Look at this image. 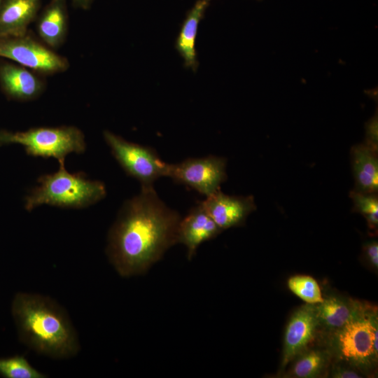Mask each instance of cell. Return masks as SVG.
<instances>
[{
  "mask_svg": "<svg viewBox=\"0 0 378 378\" xmlns=\"http://www.w3.org/2000/svg\"><path fill=\"white\" fill-rule=\"evenodd\" d=\"M38 186L25 197L24 208L48 204L68 209H83L92 205L106 195L104 183L86 178L83 172L70 173L64 165L52 174L38 177Z\"/></svg>",
  "mask_w": 378,
  "mask_h": 378,
  "instance_id": "cell-3",
  "label": "cell"
},
{
  "mask_svg": "<svg viewBox=\"0 0 378 378\" xmlns=\"http://www.w3.org/2000/svg\"><path fill=\"white\" fill-rule=\"evenodd\" d=\"M377 115L373 116L365 125V144L372 148L377 150L378 132H377Z\"/></svg>",
  "mask_w": 378,
  "mask_h": 378,
  "instance_id": "cell-22",
  "label": "cell"
},
{
  "mask_svg": "<svg viewBox=\"0 0 378 378\" xmlns=\"http://www.w3.org/2000/svg\"><path fill=\"white\" fill-rule=\"evenodd\" d=\"M40 7L41 0H4L0 7V37L26 34Z\"/></svg>",
  "mask_w": 378,
  "mask_h": 378,
  "instance_id": "cell-13",
  "label": "cell"
},
{
  "mask_svg": "<svg viewBox=\"0 0 378 378\" xmlns=\"http://www.w3.org/2000/svg\"><path fill=\"white\" fill-rule=\"evenodd\" d=\"M74 6L84 10L90 8L94 0H71Z\"/></svg>",
  "mask_w": 378,
  "mask_h": 378,
  "instance_id": "cell-25",
  "label": "cell"
},
{
  "mask_svg": "<svg viewBox=\"0 0 378 378\" xmlns=\"http://www.w3.org/2000/svg\"><path fill=\"white\" fill-rule=\"evenodd\" d=\"M325 355L319 350H311L295 362L293 374L296 377H314L322 370L325 365Z\"/></svg>",
  "mask_w": 378,
  "mask_h": 378,
  "instance_id": "cell-21",
  "label": "cell"
},
{
  "mask_svg": "<svg viewBox=\"0 0 378 378\" xmlns=\"http://www.w3.org/2000/svg\"><path fill=\"white\" fill-rule=\"evenodd\" d=\"M364 253L374 267H378V243L373 240L364 246Z\"/></svg>",
  "mask_w": 378,
  "mask_h": 378,
  "instance_id": "cell-23",
  "label": "cell"
},
{
  "mask_svg": "<svg viewBox=\"0 0 378 378\" xmlns=\"http://www.w3.org/2000/svg\"><path fill=\"white\" fill-rule=\"evenodd\" d=\"M103 135L115 160L141 187L153 186L155 181L164 176L166 163L154 149L127 141L110 131L105 130Z\"/></svg>",
  "mask_w": 378,
  "mask_h": 378,
  "instance_id": "cell-6",
  "label": "cell"
},
{
  "mask_svg": "<svg viewBox=\"0 0 378 378\" xmlns=\"http://www.w3.org/2000/svg\"><path fill=\"white\" fill-rule=\"evenodd\" d=\"M211 0H197L188 11L176 40L175 48L182 57L184 65L195 71L198 66L195 40L198 25Z\"/></svg>",
  "mask_w": 378,
  "mask_h": 378,
  "instance_id": "cell-16",
  "label": "cell"
},
{
  "mask_svg": "<svg viewBox=\"0 0 378 378\" xmlns=\"http://www.w3.org/2000/svg\"><path fill=\"white\" fill-rule=\"evenodd\" d=\"M4 1V0H0V7H1V4H3Z\"/></svg>",
  "mask_w": 378,
  "mask_h": 378,
  "instance_id": "cell-26",
  "label": "cell"
},
{
  "mask_svg": "<svg viewBox=\"0 0 378 378\" xmlns=\"http://www.w3.org/2000/svg\"><path fill=\"white\" fill-rule=\"evenodd\" d=\"M0 57H4L36 73L50 75L65 71L67 59L37 41L28 32L17 36L0 37Z\"/></svg>",
  "mask_w": 378,
  "mask_h": 378,
  "instance_id": "cell-5",
  "label": "cell"
},
{
  "mask_svg": "<svg viewBox=\"0 0 378 378\" xmlns=\"http://www.w3.org/2000/svg\"><path fill=\"white\" fill-rule=\"evenodd\" d=\"M353 209L366 219L370 229L375 230L378 225L377 193H362L352 190L349 193Z\"/></svg>",
  "mask_w": 378,
  "mask_h": 378,
  "instance_id": "cell-20",
  "label": "cell"
},
{
  "mask_svg": "<svg viewBox=\"0 0 378 378\" xmlns=\"http://www.w3.org/2000/svg\"><path fill=\"white\" fill-rule=\"evenodd\" d=\"M318 323L314 304L304 305L293 314L285 332L282 367H286L314 340Z\"/></svg>",
  "mask_w": 378,
  "mask_h": 378,
  "instance_id": "cell-10",
  "label": "cell"
},
{
  "mask_svg": "<svg viewBox=\"0 0 378 378\" xmlns=\"http://www.w3.org/2000/svg\"><path fill=\"white\" fill-rule=\"evenodd\" d=\"M204 209L222 230L241 225L247 216L256 209L252 195L235 196L218 190L201 202Z\"/></svg>",
  "mask_w": 378,
  "mask_h": 378,
  "instance_id": "cell-9",
  "label": "cell"
},
{
  "mask_svg": "<svg viewBox=\"0 0 378 378\" xmlns=\"http://www.w3.org/2000/svg\"><path fill=\"white\" fill-rule=\"evenodd\" d=\"M351 160L355 181L354 190L362 193H377V150L365 143L356 144L351 150Z\"/></svg>",
  "mask_w": 378,
  "mask_h": 378,
  "instance_id": "cell-15",
  "label": "cell"
},
{
  "mask_svg": "<svg viewBox=\"0 0 378 378\" xmlns=\"http://www.w3.org/2000/svg\"><path fill=\"white\" fill-rule=\"evenodd\" d=\"M226 159L209 155L188 158L177 164L166 163L164 176L209 197L227 179Z\"/></svg>",
  "mask_w": 378,
  "mask_h": 378,
  "instance_id": "cell-7",
  "label": "cell"
},
{
  "mask_svg": "<svg viewBox=\"0 0 378 378\" xmlns=\"http://www.w3.org/2000/svg\"><path fill=\"white\" fill-rule=\"evenodd\" d=\"M333 377L340 378H358L361 377L354 371L345 369H339L333 374Z\"/></svg>",
  "mask_w": 378,
  "mask_h": 378,
  "instance_id": "cell-24",
  "label": "cell"
},
{
  "mask_svg": "<svg viewBox=\"0 0 378 378\" xmlns=\"http://www.w3.org/2000/svg\"><path fill=\"white\" fill-rule=\"evenodd\" d=\"M181 218L158 197L153 186L127 200L111 227L106 252L123 277L145 273L178 243Z\"/></svg>",
  "mask_w": 378,
  "mask_h": 378,
  "instance_id": "cell-1",
  "label": "cell"
},
{
  "mask_svg": "<svg viewBox=\"0 0 378 378\" xmlns=\"http://www.w3.org/2000/svg\"><path fill=\"white\" fill-rule=\"evenodd\" d=\"M289 289L298 297L309 304H317L323 301V298L317 281L312 276L296 275L288 280Z\"/></svg>",
  "mask_w": 378,
  "mask_h": 378,
  "instance_id": "cell-19",
  "label": "cell"
},
{
  "mask_svg": "<svg viewBox=\"0 0 378 378\" xmlns=\"http://www.w3.org/2000/svg\"><path fill=\"white\" fill-rule=\"evenodd\" d=\"M68 30L66 0H50L37 17V34L51 49L63 44Z\"/></svg>",
  "mask_w": 378,
  "mask_h": 378,
  "instance_id": "cell-14",
  "label": "cell"
},
{
  "mask_svg": "<svg viewBox=\"0 0 378 378\" xmlns=\"http://www.w3.org/2000/svg\"><path fill=\"white\" fill-rule=\"evenodd\" d=\"M11 313L21 342L53 359L75 356L80 344L66 310L48 296L18 293Z\"/></svg>",
  "mask_w": 378,
  "mask_h": 378,
  "instance_id": "cell-2",
  "label": "cell"
},
{
  "mask_svg": "<svg viewBox=\"0 0 378 378\" xmlns=\"http://www.w3.org/2000/svg\"><path fill=\"white\" fill-rule=\"evenodd\" d=\"M0 375L5 378H46L22 356L0 358Z\"/></svg>",
  "mask_w": 378,
  "mask_h": 378,
  "instance_id": "cell-18",
  "label": "cell"
},
{
  "mask_svg": "<svg viewBox=\"0 0 378 378\" xmlns=\"http://www.w3.org/2000/svg\"><path fill=\"white\" fill-rule=\"evenodd\" d=\"M20 144L27 155L54 158L64 165L65 158L71 153H83L86 148L85 136L74 126L40 127L24 132L0 130V146Z\"/></svg>",
  "mask_w": 378,
  "mask_h": 378,
  "instance_id": "cell-4",
  "label": "cell"
},
{
  "mask_svg": "<svg viewBox=\"0 0 378 378\" xmlns=\"http://www.w3.org/2000/svg\"><path fill=\"white\" fill-rule=\"evenodd\" d=\"M314 306L319 323L330 328H341L356 315L347 303L336 297L324 299Z\"/></svg>",
  "mask_w": 378,
  "mask_h": 378,
  "instance_id": "cell-17",
  "label": "cell"
},
{
  "mask_svg": "<svg viewBox=\"0 0 378 378\" xmlns=\"http://www.w3.org/2000/svg\"><path fill=\"white\" fill-rule=\"evenodd\" d=\"M0 85L8 98L18 101L36 99L45 88L43 80L36 72L9 62L0 64Z\"/></svg>",
  "mask_w": 378,
  "mask_h": 378,
  "instance_id": "cell-12",
  "label": "cell"
},
{
  "mask_svg": "<svg viewBox=\"0 0 378 378\" xmlns=\"http://www.w3.org/2000/svg\"><path fill=\"white\" fill-rule=\"evenodd\" d=\"M377 320L357 316L341 328L336 335V345L341 358L357 365H365L377 358Z\"/></svg>",
  "mask_w": 378,
  "mask_h": 378,
  "instance_id": "cell-8",
  "label": "cell"
},
{
  "mask_svg": "<svg viewBox=\"0 0 378 378\" xmlns=\"http://www.w3.org/2000/svg\"><path fill=\"white\" fill-rule=\"evenodd\" d=\"M222 231L200 202L181 219L178 243L186 246L188 259L191 260L200 245L215 238Z\"/></svg>",
  "mask_w": 378,
  "mask_h": 378,
  "instance_id": "cell-11",
  "label": "cell"
}]
</instances>
